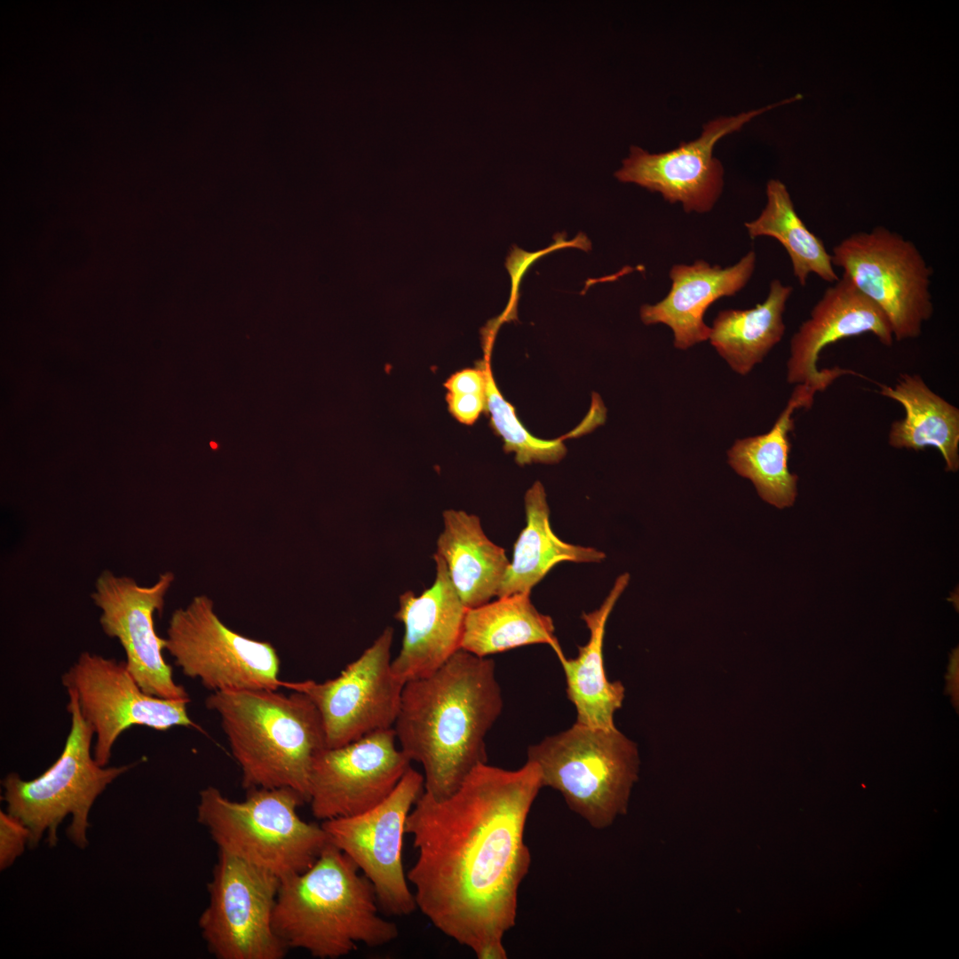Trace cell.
<instances>
[{"instance_id": "cell-19", "label": "cell", "mask_w": 959, "mask_h": 959, "mask_svg": "<svg viewBox=\"0 0 959 959\" xmlns=\"http://www.w3.org/2000/svg\"><path fill=\"white\" fill-rule=\"evenodd\" d=\"M756 261V253L751 250L725 268L702 259L692 265H674L669 273V293L654 305H643L641 321L646 325L670 327L674 346L680 350L709 340L710 327L703 321L707 309L717 299L741 290L754 273Z\"/></svg>"}, {"instance_id": "cell-26", "label": "cell", "mask_w": 959, "mask_h": 959, "mask_svg": "<svg viewBox=\"0 0 959 959\" xmlns=\"http://www.w3.org/2000/svg\"><path fill=\"white\" fill-rule=\"evenodd\" d=\"M793 288L778 279L770 282L765 300L745 310L718 312L709 340L733 370L748 374L782 338L783 313Z\"/></svg>"}, {"instance_id": "cell-29", "label": "cell", "mask_w": 959, "mask_h": 959, "mask_svg": "<svg viewBox=\"0 0 959 959\" xmlns=\"http://www.w3.org/2000/svg\"><path fill=\"white\" fill-rule=\"evenodd\" d=\"M30 832L15 816L0 812V869L4 870L24 852Z\"/></svg>"}, {"instance_id": "cell-5", "label": "cell", "mask_w": 959, "mask_h": 959, "mask_svg": "<svg viewBox=\"0 0 959 959\" xmlns=\"http://www.w3.org/2000/svg\"><path fill=\"white\" fill-rule=\"evenodd\" d=\"M248 790L242 801L227 798L213 786L200 791L197 821L218 851L281 879L307 869L329 839L321 825L298 815L303 797L288 788Z\"/></svg>"}, {"instance_id": "cell-27", "label": "cell", "mask_w": 959, "mask_h": 959, "mask_svg": "<svg viewBox=\"0 0 959 959\" xmlns=\"http://www.w3.org/2000/svg\"><path fill=\"white\" fill-rule=\"evenodd\" d=\"M766 204L759 216L745 223L751 239L767 236L786 250L798 283L806 285L811 273L824 281L839 280L822 240L812 233L797 215L787 186L779 179L766 184Z\"/></svg>"}, {"instance_id": "cell-25", "label": "cell", "mask_w": 959, "mask_h": 959, "mask_svg": "<svg viewBox=\"0 0 959 959\" xmlns=\"http://www.w3.org/2000/svg\"><path fill=\"white\" fill-rule=\"evenodd\" d=\"M534 644L550 646L559 660L565 656L553 620L536 609L529 592L499 597L467 609L460 649L487 657Z\"/></svg>"}, {"instance_id": "cell-13", "label": "cell", "mask_w": 959, "mask_h": 959, "mask_svg": "<svg viewBox=\"0 0 959 959\" xmlns=\"http://www.w3.org/2000/svg\"><path fill=\"white\" fill-rule=\"evenodd\" d=\"M423 792L424 775L410 767L390 796L374 808L321 824L329 842L370 881L377 903L391 915H408L416 909L401 856L406 820Z\"/></svg>"}, {"instance_id": "cell-8", "label": "cell", "mask_w": 959, "mask_h": 959, "mask_svg": "<svg viewBox=\"0 0 959 959\" xmlns=\"http://www.w3.org/2000/svg\"><path fill=\"white\" fill-rule=\"evenodd\" d=\"M832 264L888 319L897 341L915 338L933 314L932 269L911 241L878 226L832 248Z\"/></svg>"}, {"instance_id": "cell-11", "label": "cell", "mask_w": 959, "mask_h": 959, "mask_svg": "<svg viewBox=\"0 0 959 959\" xmlns=\"http://www.w3.org/2000/svg\"><path fill=\"white\" fill-rule=\"evenodd\" d=\"M61 682L67 690L77 694L80 712L94 731L93 757L101 766L108 764L115 742L131 727L141 725L166 731L184 726L201 730L187 713L189 701L145 693L125 662L83 652L62 675Z\"/></svg>"}, {"instance_id": "cell-3", "label": "cell", "mask_w": 959, "mask_h": 959, "mask_svg": "<svg viewBox=\"0 0 959 959\" xmlns=\"http://www.w3.org/2000/svg\"><path fill=\"white\" fill-rule=\"evenodd\" d=\"M376 904L370 881L329 842L307 869L281 879L273 930L287 949L336 959L358 943L375 947L398 937V926L378 915Z\"/></svg>"}, {"instance_id": "cell-10", "label": "cell", "mask_w": 959, "mask_h": 959, "mask_svg": "<svg viewBox=\"0 0 959 959\" xmlns=\"http://www.w3.org/2000/svg\"><path fill=\"white\" fill-rule=\"evenodd\" d=\"M280 884L274 874L218 851L199 918L209 952L218 959H282L288 949L273 925Z\"/></svg>"}, {"instance_id": "cell-22", "label": "cell", "mask_w": 959, "mask_h": 959, "mask_svg": "<svg viewBox=\"0 0 959 959\" xmlns=\"http://www.w3.org/2000/svg\"><path fill=\"white\" fill-rule=\"evenodd\" d=\"M819 392L815 386L797 384L786 408L769 432L737 440L727 452L731 467L751 480L764 501L779 509L792 506L797 495L798 477L791 473L788 466L791 448L789 433L794 429L793 413L797 408H809Z\"/></svg>"}, {"instance_id": "cell-31", "label": "cell", "mask_w": 959, "mask_h": 959, "mask_svg": "<svg viewBox=\"0 0 959 959\" xmlns=\"http://www.w3.org/2000/svg\"><path fill=\"white\" fill-rule=\"evenodd\" d=\"M454 394H485V379L480 369H464L454 373L444 384Z\"/></svg>"}, {"instance_id": "cell-15", "label": "cell", "mask_w": 959, "mask_h": 959, "mask_svg": "<svg viewBox=\"0 0 959 959\" xmlns=\"http://www.w3.org/2000/svg\"><path fill=\"white\" fill-rule=\"evenodd\" d=\"M802 99L797 94L758 109L720 116L703 124L701 135L676 148L651 154L631 146L629 157L614 173L621 182L634 183L660 193L670 203H681L687 213L710 211L724 186V168L713 150L723 137L741 130L756 116Z\"/></svg>"}, {"instance_id": "cell-20", "label": "cell", "mask_w": 959, "mask_h": 959, "mask_svg": "<svg viewBox=\"0 0 959 959\" xmlns=\"http://www.w3.org/2000/svg\"><path fill=\"white\" fill-rule=\"evenodd\" d=\"M630 582L628 573L619 575L600 606L583 612L590 637L578 647L575 658L559 660L566 678L567 694L576 711V724L611 729L616 727L614 716L623 702L625 688L620 681H609L606 674L603 644L606 626L617 600Z\"/></svg>"}, {"instance_id": "cell-2", "label": "cell", "mask_w": 959, "mask_h": 959, "mask_svg": "<svg viewBox=\"0 0 959 959\" xmlns=\"http://www.w3.org/2000/svg\"><path fill=\"white\" fill-rule=\"evenodd\" d=\"M503 706L494 661L463 649L405 683L392 728L402 752L422 765L425 793L445 799L487 763L486 735Z\"/></svg>"}, {"instance_id": "cell-7", "label": "cell", "mask_w": 959, "mask_h": 959, "mask_svg": "<svg viewBox=\"0 0 959 959\" xmlns=\"http://www.w3.org/2000/svg\"><path fill=\"white\" fill-rule=\"evenodd\" d=\"M67 691L71 727L60 756L33 780L25 781L12 773L2 781L7 812L30 832L29 848L36 847L44 836L46 843L54 846L59 826L70 815L67 836L84 849L88 845L89 814L97 797L136 765L106 767L97 763L91 752L94 731L80 712L76 693Z\"/></svg>"}, {"instance_id": "cell-24", "label": "cell", "mask_w": 959, "mask_h": 959, "mask_svg": "<svg viewBox=\"0 0 959 959\" xmlns=\"http://www.w3.org/2000/svg\"><path fill=\"white\" fill-rule=\"evenodd\" d=\"M526 526L518 536L512 560L496 597L529 592L559 563H598L606 554L593 547L561 540L552 531L546 493L540 481L527 489L524 498Z\"/></svg>"}, {"instance_id": "cell-4", "label": "cell", "mask_w": 959, "mask_h": 959, "mask_svg": "<svg viewBox=\"0 0 959 959\" xmlns=\"http://www.w3.org/2000/svg\"><path fill=\"white\" fill-rule=\"evenodd\" d=\"M217 712L247 789L288 788L309 801L313 765L327 749L321 714L305 693L273 689L213 692Z\"/></svg>"}, {"instance_id": "cell-28", "label": "cell", "mask_w": 959, "mask_h": 959, "mask_svg": "<svg viewBox=\"0 0 959 959\" xmlns=\"http://www.w3.org/2000/svg\"><path fill=\"white\" fill-rule=\"evenodd\" d=\"M490 345L485 346V358L477 361L476 367L481 369L485 379V411L492 429L503 439V450L514 453L519 465L559 462L567 453L562 440H542L530 434L517 416L513 406L502 395L491 369Z\"/></svg>"}, {"instance_id": "cell-9", "label": "cell", "mask_w": 959, "mask_h": 959, "mask_svg": "<svg viewBox=\"0 0 959 959\" xmlns=\"http://www.w3.org/2000/svg\"><path fill=\"white\" fill-rule=\"evenodd\" d=\"M165 649L184 675L212 692L284 686L274 647L230 630L204 595L172 613Z\"/></svg>"}, {"instance_id": "cell-6", "label": "cell", "mask_w": 959, "mask_h": 959, "mask_svg": "<svg viewBox=\"0 0 959 959\" xmlns=\"http://www.w3.org/2000/svg\"><path fill=\"white\" fill-rule=\"evenodd\" d=\"M543 787L559 791L567 807L596 829L627 813L638 779L637 744L620 732L575 723L528 747Z\"/></svg>"}, {"instance_id": "cell-14", "label": "cell", "mask_w": 959, "mask_h": 959, "mask_svg": "<svg viewBox=\"0 0 959 959\" xmlns=\"http://www.w3.org/2000/svg\"><path fill=\"white\" fill-rule=\"evenodd\" d=\"M173 581L174 575L165 572L153 585L141 586L131 577L105 570L97 578L91 598L100 610L104 633L121 644L126 667L140 688L160 698L190 701L163 658L165 638L157 635L154 621L155 614L162 611Z\"/></svg>"}, {"instance_id": "cell-17", "label": "cell", "mask_w": 959, "mask_h": 959, "mask_svg": "<svg viewBox=\"0 0 959 959\" xmlns=\"http://www.w3.org/2000/svg\"><path fill=\"white\" fill-rule=\"evenodd\" d=\"M873 334L884 345L894 337L884 313L842 275L828 287L790 340L787 363V381L805 384L820 392L836 378L854 371L835 367L819 370L821 351L830 344L861 334Z\"/></svg>"}, {"instance_id": "cell-30", "label": "cell", "mask_w": 959, "mask_h": 959, "mask_svg": "<svg viewBox=\"0 0 959 959\" xmlns=\"http://www.w3.org/2000/svg\"><path fill=\"white\" fill-rule=\"evenodd\" d=\"M448 410L460 423L471 425L485 411V394L447 393Z\"/></svg>"}, {"instance_id": "cell-18", "label": "cell", "mask_w": 959, "mask_h": 959, "mask_svg": "<svg viewBox=\"0 0 959 959\" xmlns=\"http://www.w3.org/2000/svg\"><path fill=\"white\" fill-rule=\"evenodd\" d=\"M433 584L416 596L401 594L395 618L404 624L402 646L392 661L393 674L403 683L426 677L460 649L467 607L460 599L442 558L433 554Z\"/></svg>"}, {"instance_id": "cell-21", "label": "cell", "mask_w": 959, "mask_h": 959, "mask_svg": "<svg viewBox=\"0 0 959 959\" xmlns=\"http://www.w3.org/2000/svg\"><path fill=\"white\" fill-rule=\"evenodd\" d=\"M437 551L464 605L473 608L497 595L510 565L505 550L485 534L480 518L464 511H443Z\"/></svg>"}, {"instance_id": "cell-16", "label": "cell", "mask_w": 959, "mask_h": 959, "mask_svg": "<svg viewBox=\"0 0 959 959\" xmlns=\"http://www.w3.org/2000/svg\"><path fill=\"white\" fill-rule=\"evenodd\" d=\"M393 728L379 730L315 758L309 801L321 821L365 812L387 798L411 767Z\"/></svg>"}, {"instance_id": "cell-1", "label": "cell", "mask_w": 959, "mask_h": 959, "mask_svg": "<svg viewBox=\"0 0 959 959\" xmlns=\"http://www.w3.org/2000/svg\"><path fill=\"white\" fill-rule=\"evenodd\" d=\"M543 788L539 767L476 766L448 797L424 791L406 820L416 860L407 873L416 908L478 959H506L531 854L525 828Z\"/></svg>"}, {"instance_id": "cell-23", "label": "cell", "mask_w": 959, "mask_h": 959, "mask_svg": "<svg viewBox=\"0 0 959 959\" xmlns=\"http://www.w3.org/2000/svg\"><path fill=\"white\" fill-rule=\"evenodd\" d=\"M879 385V393L899 402L905 416L891 424L889 445L922 450L935 448L946 470L959 469V409L935 393L919 375L901 374L893 386Z\"/></svg>"}, {"instance_id": "cell-12", "label": "cell", "mask_w": 959, "mask_h": 959, "mask_svg": "<svg viewBox=\"0 0 959 959\" xmlns=\"http://www.w3.org/2000/svg\"><path fill=\"white\" fill-rule=\"evenodd\" d=\"M392 638L393 629L386 627L335 678L284 683V687L305 693L317 707L328 749L393 727L405 683L392 670Z\"/></svg>"}]
</instances>
